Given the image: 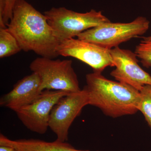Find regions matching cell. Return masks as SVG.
<instances>
[{
    "label": "cell",
    "instance_id": "obj_1",
    "mask_svg": "<svg viewBox=\"0 0 151 151\" xmlns=\"http://www.w3.org/2000/svg\"><path fill=\"white\" fill-rule=\"evenodd\" d=\"M7 29L16 39L22 50L53 59L59 56L58 48L60 42L46 17L25 0L17 2Z\"/></svg>",
    "mask_w": 151,
    "mask_h": 151
},
{
    "label": "cell",
    "instance_id": "obj_2",
    "mask_svg": "<svg viewBox=\"0 0 151 151\" xmlns=\"http://www.w3.org/2000/svg\"><path fill=\"white\" fill-rule=\"evenodd\" d=\"M86 81L89 105L99 108L106 116L117 118L139 111L140 92L132 86L97 72L86 74Z\"/></svg>",
    "mask_w": 151,
    "mask_h": 151
},
{
    "label": "cell",
    "instance_id": "obj_3",
    "mask_svg": "<svg viewBox=\"0 0 151 151\" xmlns=\"http://www.w3.org/2000/svg\"><path fill=\"white\" fill-rule=\"evenodd\" d=\"M44 14L60 42L77 37L89 29L111 22L101 11L94 9L82 13L64 7H52Z\"/></svg>",
    "mask_w": 151,
    "mask_h": 151
},
{
    "label": "cell",
    "instance_id": "obj_4",
    "mask_svg": "<svg viewBox=\"0 0 151 151\" xmlns=\"http://www.w3.org/2000/svg\"><path fill=\"white\" fill-rule=\"evenodd\" d=\"M148 20L139 17L129 23H106L89 29L77 36V38L108 49L143 35L150 27Z\"/></svg>",
    "mask_w": 151,
    "mask_h": 151
},
{
    "label": "cell",
    "instance_id": "obj_5",
    "mask_svg": "<svg viewBox=\"0 0 151 151\" xmlns=\"http://www.w3.org/2000/svg\"><path fill=\"white\" fill-rule=\"evenodd\" d=\"M72 63L70 60L40 57L33 60L29 68L40 77L42 91L48 89L76 92L81 89Z\"/></svg>",
    "mask_w": 151,
    "mask_h": 151
},
{
    "label": "cell",
    "instance_id": "obj_6",
    "mask_svg": "<svg viewBox=\"0 0 151 151\" xmlns=\"http://www.w3.org/2000/svg\"><path fill=\"white\" fill-rule=\"evenodd\" d=\"M87 105L89 97L84 86L80 91L63 96L54 105L50 116L49 128L56 134L57 140H68L70 126Z\"/></svg>",
    "mask_w": 151,
    "mask_h": 151
},
{
    "label": "cell",
    "instance_id": "obj_7",
    "mask_svg": "<svg viewBox=\"0 0 151 151\" xmlns=\"http://www.w3.org/2000/svg\"><path fill=\"white\" fill-rule=\"evenodd\" d=\"M72 92L60 90H43L32 103L15 112L25 127L40 134L46 133L52 110L60 98Z\"/></svg>",
    "mask_w": 151,
    "mask_h": 151
},
{
    "label": "cell",
    "instance_id": "obj_8",
    "mask_svg": "<svg viewBox=\"0 0 151 151\" xmlns=\"http://www.w3.org/2000/svg\"><path fill=\"white\" fill-rule=\"evenodd\" d=\"M110 50L73 38L61 42L58 52L59 55L79 60L92 68L94 72L102 73L108 66L114 67Z\"/></svg>",
    "mask_w": 151,
    "mask_h": 151
},
{
    "label": "cell",
    "instance_id": "obj_9",
    "mask_svg": "<svg viewBox=\"0 0 151 151\" xmlns=\"http://www.w3.org/2000/svg\"><path fill=\"white\" fill-rule=\"evenodd\" d=\"M114 67L111 75L117 81L140 91L146 85H151V76L141 68L135 52L119 47L110 50Z\"/></svg>",
    "mask_w": 151,
    "mask_h": 151
},
{
    "label": "cell",
    "instance_id": "obj_10",
    "mask_svg": "<svg viewBox=\"0 0 151 151\" xmlns=\"http://www.w3.org/2000/svg\"><path fill=\"white\" fill-rule=\"evenodd\" d=\"M41 79L37 73L32 72L15 84L12 90L3 95L0 105L16 112L32 103L41 92Z\"/></svg>",
    "mask_w": 151,
    "mask_h": 151
},
{
    "label": "cell",
    "instance_id": "obj_11",
    "mask_svg": "<svg viewBox=\"0 0 151 151\" xmlns=\"http://www.w3.org/2000/svg\"><path fill=\"white\" fill-rule=\"evenodd\" d=\"M0 146H9L17 151H90L77 150L68 143L57 139L53 142L35 139L13 140L3 134L0 135Z\"/></svg>",
    "mask_w": 151,
    "mask_h": 151
},
{
    "label": "cell",
    "instance_id": "obj_12",
    "mask_svg": "<svg viewBox=\"0 0 151 151\" xmlns=\"http://www.w3.org/2000/svg\"><path fill=\"white\" fill-rule=\"evenodd\" d=\"M22 49L15 37L6 28H0V58L17 54Z\"/></svg>",
    "mask_w": 151,
    "mask_h": 151
},
{
    "label": "cell",
    "instance_id": "obj_13",
    "mask_svg": "<svg viewBox=\"0 0 151 151\" xmlns=\"http://www.w3.org/2000/svg\"><path fill=\"white\" fill-rule=\"evenodd\" d=\"M139 111L142 113L151 129V85H146L140 91Z\"/></svg>",
    "mask_w": 151,
    "mask_h": 151
},
{
    "label": "cell",
    "instance_id": "obj_14",
    "mask_svg": "<svg viewBox=\"0 0 151 151\" xmlns=\"http://www.w3.org/2000/svg\"><path fill=\"white\" fill-rule=\"evenodd\" d=\"M135 53L141 59V62L144 67H151V41L141 42L136 46Z\"/></svg>",
    "mask_w": 151,
    "mask_h": 151
},
{
    "label": "cell",
    "instance_id": "obj_15",
    "mask_svg": "<svg viewBox=\"0 0 151 151\" xmlns=\"http://www.w3.org/2000/svg\"><path fill=\"white\" fill-rule=\"evenodd\" d=\"M5 11L4 21L5 24L6 26L9 22L13 14L15 6L18 0H4Z\"/></svg>",
    "mask_w": 151,
    "mask_h": 151
},
{
    "label": "cell",
    "instance_id": "obj_16",
    "mask_svg": "<svg viewBox=\"0 0 151 151\" xmlns=\"http://www.w3.org/2000/svg\"><path fill=\"white\" fill-rule=\"evenodd\" d=\"M5 1L0 0V28H6L7 27L4 22V15Z\"/></svg>",
    "mask_w": 151,
    "mask_h": 151
},
{
    "label": "cell",
    "instance_id": "obj_17",
    "mask_svg": "<svg viewBox=\"0 0 151 151\" xmlns=\"http://www.w3.org/2000/svg\"><path fill=\"white\" fill-rule=\"evenodd\" d=\"M0 151H17L13 147L6 146H0Z\"/></svg>",
    "mask_w": 151,
    "mask_h": 151
},
{
    "label": "cell",
    "instance_id": "obj_18",
    "mask_svg": "<svg viewBox=\"0 0 151 151\" xmlns=\"http://www.w3.org/2000/svg\"><path fill=\"white\" fill-rule=\"evenodd\" d=\"M151 41V35L149 36L148 37H143V40L141 41V42H149Z\"/></svg>",
    "mask_w": 151,
    "mask_h": 151
}]
</instances>
